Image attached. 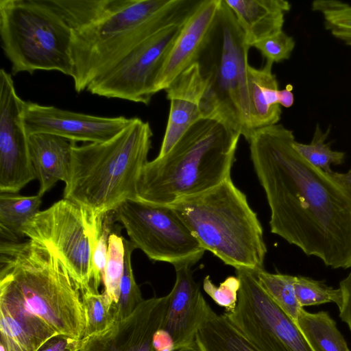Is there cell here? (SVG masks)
I'll return each instance as SVG.
<instances>
[{"instance_id": "obj_35", "label": "cell", "mask_w": 351, "mask_h": 351, "mask_svg": "<svg viewBox=\"0 0 351 351\" xmlns=\"http://www.w3.org/2000/svg\"><path fill=\"white\" fill-rule=\"evenodd\" d=\"M241 282L236 276H229L217 287L206 276L203 280L204 291L219 306L225 308L226 312H232L236 307Z\"/></svg>"}, {"instance_id": "obj_1", "label": "cell", "mask_w": 351, "mask_h": 351, "mask_svg": "<svg viewBox=\"0 0 351 351\" xmlns=\"http://www.w3.org/2000/svg\"><path fill=\"white\" fill-rule=\"evenodd\" d=\"M295 141L278 123L255 130L248 141L271 232L326 266L351 268V187L308 162Z\"/></svg>"}, {"instance_id": "obj_13", "label": "cell", "mask_w": 351, "mask_h": 351, "mask_svg": "<svg viewBox=\"0 0 351 351\" xmlns=\"http://www.w3.org/2000/svg\"><path fill=\"white\" fill-rule=\"evenodd\" d=\"M25 101L11 74L0 70V191L16 193L36 179L22 113Z\"/></svg>"}, {"instance_id": "obj_2", "label": "cell", "mask_w": 351, "mask_h": 351, "mask_svg": "<svg viewBox=\"0 0 351 351\" xmlns=\"http://www.w3.org/2000/svg\"><path fill=\"white\" fill-rule=\"evenodd\" d=\"M152 136L149 123L134 117L108 141L75 145L63 198L81 206L99 223L124 201L138 199L137 184Z\"/></svg>"}, {"instance_id": "obj_16", "label": "cell", "mask_w": 351, "mask_h": 351, "mask_svg": "<svg viewBox=\"0 0 351 351\" xmlns=\"http://www.w3.org/2000/svg\"><path fill=\"white\" fill-rule=\"evenodd\" d=\"M168 295L145 300L129 317L82 339L80 351H154L153 337L162 326Z\"/></svg>"}, {"instance_id": "obj_26", "label": "cell", "mask_w": 351, "mask_h": 351, "mask_svg": "<svg viewBox=\"0 0 351 351\" xmlns=\"http://www.w3.org/2000/svg\"><path fill=\"white\" fill-rule=\"evenodd\" d=\"M72 31L86 27L114 9L121 0H48Z\"/></svg>"}, {"instance_id": "obj_32", "label": "cell", "mask_w": 351, "mask_h": 351, "mask_svg": "<svg viewBox=\"0 0 351 351\" xmlns=\"http://www.w3.org/2000/svg\"><path fill=\"white\" fill-rule=\"evenodd\" d=\"M124 255L123 238L115 233H111L108 238V256L104 284L105 286L104 293L114 305V308L119 298L120 285L124 267Z\"/></svg>"}, {"instance_id": "obj_12", "label": "cell", "mask_w": 351, "mask_h": 351, "mask_svg": "<svg viewBox=\"0 0 351 351\" xmlns=\"http://www.w3.org/2000/svg\"><path fill=\"white\" fill-rule=\"evenodd\" d=\"M184 24L168 27L142 42L93 81L86 90L100 97L148 105L155 95L157 74Z\"/></svg>"}, {"instance_id": "obj_11", "label": "cell", "mask_w": 351, "mask_h": 351, "mask_svg": "<svg viewBox=\"0 0 351 351\" xmlns=\"http://www.w3.org/2000/svg\"><path fill=\"white\" fill-rule=\"evenodd\" d=\"M235 308L224 315L258 351H313L297 324L262 288L254 273L236 269Z\"/></svg>"}, {"instance_id": "obj_41", "label": "cell", "mask_w": 351, "mask_h": 351, "mask_svg": "<svg viewBox=\"0 0 351 351\" xmlns=\"http://www.w3.org/2000/svg\"><path fill=\"white\" fill-rule=\"evenodd\" d=\"M332 175L339 181L343 182V184L348 185L351 187V169L349 170L347 173H342L338 172H332Z\"/></svg>"}, {"instance_id": "obj_17", "label": "cell", "mask_w": 351, "mask_h": 351, "mask_svg": "<svg viewBox=\"0 0 351 351\" xmlns=\"http://www.w3.org/2000/svg\"><path fill=\"white\" fill-rule=\"evenodd\" d=\"M221 0H202L183 25L167 53L154 84V94L165 90L195 63L213 25Z\"/></svg>"}, {"instance_id": "obj_24", "label": "cell", "mask_w": 351, "mask_h": 351, "mask_svg": "<svg viewBox=\"0 0 351 351\" xmlns=\"http://www.w3.org/2000/svg\"><path fill=\"white\" fill-rule=\"evenodd\" d=\"M296 324L313 351H350L327 312L311 313L302 308Z\"/></svg>"}, {"instance_id": "obj_9", "label": "cell", "mask_w": 351, "mask_h": 351, "mask_svg": "<svg viewBox=\"0 0 351 351\" xmlns=\"http://www.w3.org/2000/svg\"><path fill=\"white\" fill-rule=\"evenodd\" d=\"M112 213L134 247L152 261L192 267L206 251L169 206L127 199Z\"/></svg>"}, {"instance_id": "obj_21", "label": "cell", "mask_w": 351, "mask_h": 351, "mask_svg": "<svg viewBox=\"0 0 351 351\" xmlns=\"http://www.w3.org/2000/svg\"><path fill=\"white\" fill-rule=\"evenodd\" d=\"M243 30L247 43L282 31L291 4L285 0H225Z\"/></svg>"}, {"instance_id": "obj_39", "label": "cell", "mask_w": 351, "mask_h": 351, "mask_svg": "<svg viewBox=\"0 0 351 351\" xmlns=\"http://www.w3.org/2000/svg\"><path fill=\"white\" fill-rule=\"evenodd\" d=\"M154 351H176L174 341L171 335L160 328L153 337Z\"/></svg>"}, {"instance_id": "obj_30", "label": "cell", "mask_w": 351, "mask_h": 351, "mask_svg": "<svg viewBox=\"0 0 351 351\" xmlns=\"http://www.w3.org/2000/svg\"><path fill=\"white\" fill-rule=\"evenodd\" d=\"M312 10L319 12L325 29L335 38L351 46V5L338 0H316Z\"/></svg>"}, {"instance_id": "obj_14", "label": "cell", "mask_w": 351, "mask_h": 351, "mask_svg": "<svg viewBox=\"0 0 351 351\" xmlns=\"http://www.w3.org/2000/svg\"><path fill=\"white\" fill-rule=\"evenodd\" d=\"M22 119L28 136L56 135L75 142L103 143L126 128L134 117H104L25 101Z\"/></svg>"}, {"instance_id": "obj_10", "label": "cell", "mask_w": 351, "mask_h": 351, "mask_svg": "<svg viewBox=\"0 0 351 351\" xmlns=\"http://www.w3.org/2000/svg\"><path fill=\"white\" fill-rule=\"evenodd\" d=\"M103 223L77 203L62 198L23 226L25 237L40 242L62 261L80 291L91 284L93 253Z\"/></svg>"}, {"instance_id": "obj_23", "label": "cell", "mask_w": 351, "mask_h": 351, "mask_svg": "<svg viewBox=\"0 0 351 351\" xmlns=\"http://www.w3.org/2000/svg\"><path fill=\"white\" fill-rule=\"evenodd\" d=\"M42 197L1 193L0 233L1 240L17 242L24 236L23 226L39 212Z\"/></svg>"}, {"instance_id": "obj_33", "label": "cell", "mask_w": 351, "mask_h": 351, "mask_svg": "<svg viewBox=\"0 0 351 351\" xmlns=\"http://www.w3.org/2000/svg\"><path fill=\"white\" fill-rule=\"evenodd\" d=\"M294 288L297 299L302 307L328 302L335 303L339 308L341 305L342 293L340 288L333 289L323 281L297 276Z\"/></svg>"}, {"instance_id": "obj_25", "label": "cell", "mask_w": 351, "mask_h": 351, "mask_svg": "<svg viewBox=\"0 0 351 351\" xmlns=\"http://www.w3.org/2000/svg\"><path fill=\"white\" fill-rule=\"evenodd\" d=\"M199 351H258L222 315H215L199 329L197 335Z\"/></svg>"}, {"instance_id": "obj_28", "label": "cell", "mask_w": 351, "mask_h": 351, "mask_svg": "<svg viewBox=\"0 0 351 351\" xmlns=\"http://www.w3.org/2000/svg\"><path fill=\"white\" fill-rule=\"evenodd\" d=\"M81 293L86 317L84 338L108 329L116 321L114 305L106 294L100 293L91 284Z\"/></svg>"}, {"instance_id": "obj_4", "label": "cell", "mask_w": 351, "mask_h": 351, "mask_svg": "<svg viewBox=\"0 0 351 351\" xmlns=\"http://www.w3.org/2000/svg\"><path fill=\"white\" fill-rule=\"evenodd\" d=\"M0 289L16 298L59 334L84 338L80 289L56 254L32 239L1 240Z\"/></svg>"}, {"instance_id": "obj_31", "label": "cell", "mask_w": 351, "mask_h": 351, "mask_svg": "<svg viewBox=\"0 0 351 351\" xmlns=\"http://www.w3.org/2000/svg\"><path fill=\"white\" fill-rule=\"evenodd\" d=\"M125 245L124 267L120 285L118 302L114 305L115 321L132 315L145 300L136 282L132 266V254L136 248L130 240L123 239Z\"/></svg>"}, {"instance_id": "obj_27", "label": "cell", "mask_w": 351, "mask_h": 351, "mask_svg": "<svg viewBox=\"0 0 351 351\" xmlns=\"http://www.w3.org/2000/svg\"><path fill=\"white\" fill-rule=\"evenodd\" d=\"M255 276L260 285L275 303L296 323L303 307L299 304L295 291V276L271 274L265 269L256 272Z\"/></svg>"}, {"instance_id": "obj_7", "label": "cell", "mask_w": 351, "mask_h": 351, "mask_svg": "<svg viewBox=\"0 0 351 351\" xmlns=\"http://www.w3.org/2000/svg\"><path fill=\"white\" fill-rule=\"evenodd\" d=\"M250 47L233 12L221 0L196 60L206 84L200 104L202 117L223 123L247 142L254 132L247 77Z\"/></svg>"}, {"instance_id": "obj_22", "label": "cell", "mask_w": 351, "mask_h": 351, "mask_svg": "<svg viewBox=\"0 0 351 351\" xmlns=\"http://www.w3.org/2000/svg\"><path fill=\"white\" fill-rule=\"evenodd\" d=\"M274 63L266 60L260 69L247 67L250 119L254 131L278 123L282 110L278 101L279 85L272 72Z\"/></svg>"}, {"instance_id": "obj_5", "label": "cell", "mask_w": 351, "mask_h": 351, "mask_svg": "<svg viewBox=\"0 0 351 351\" xmlns=\"http://www.w3.org/2000/svg\"><path fill=\"white\" fill-rule=\"evenodd\" d=\"M192 12L185 0H121L103 17L73 31L71 76L77 93L158 32L184 24Z\"/></svg>"}, {"instance_id": "obj_3", "label": "cell", "mask_w": 351, "mask_h": 351, "mask_svg": "<svg viewBox=\"0 0 351 351\" xmlns=\"http://www.w3.org/2000/svg\"><path fill=\"white\" fill-rule=\"evenodd\" d=\"M240 136L217 121L199 119L167 154L147 162L137 198L168 206L219 185L230 177Z\"/></svg>"}, {"instance_id": "obj_34", "label": "cell", "mask_w": 351, "mask_h": 351, "mask_svg": "<svg viewBox=\"0 0 351 351\" xmlns=\"http://www.w3.org/2000/svg\"><path fill=\"white\" fill-rule=\"evenodd\" d=\"M295 46V43L293 37L282 30L253 43L251 47H255L258 50L266 60L278 63L289 59Z\"/></svg>"}, {"instance_id": "obj_20", "label": "cell", "mask_w": 351, "mask_h": 351, "mask_svg": "<svg viewBox=\"0 0 351 351\" xmlns=\"http://www.w3.org/2000/svg\"><path fill=\"white\" fill-rule=\"evenodd\" d=\"M75 145L73 141L51 134L29 135L30 158L39 182L38 195L43 197L58 181L67 182Z\"/></svg>"}, {"instance_id": "obj_29", "label": "cell", "mask_w": 351, "mask_h": 351, "mask_svg": "<svg viewBox=\"0 0 351 351\" xmlns=\"http://www.w3.org/2000/svg\"><path fill=\"white\" fill-rule=\"evenodd\" d=\"M330 131L329 127L323 132L319 124L315 127L311 142L304 144L295 141L294 148L311 165L328 173H332L331 165H339L344 162L346 154L334 151L330 148V143L325 141Z\"/></svg>"}, {"instance_id": "obj_15", "label": "cell", "mask_w": 351, "mask_h": 351, "mask_svg": "<svg viewBox=\"0 0 351 351\" xmlns=\"http://www.w3.org/2000/svg\"><path fill=\"white\" fill-rule=\"evenodd\" d=\"M175 269L176 282L168 294V305L160 328L172 337L176 351H199L197 333L216 313L204 299L191 267Z\"/></svg>"}, {"instance_id": "obj_6", "label": "cell", "mask_w": 351, "mask_h": 351, "mask_svg": "<svg viewBox=\"0 0 351 351\" xmlns=\"http://www.w3.org/2000/svg\"><path fill=\"white\" fill-rule=\"evenodd\" d=\"M205 250L235 269H264L267 247L262 225L247 197L228 178L206 191L168 205Z\"/></svg>"}, {"instance_id": "obj_40", "label": "cell", "mask_w": 351, "mask_h": 351, "mask_svg": "<svg viewBox=\"0 0 351 351\" xmlns=\"http://www.w3.org/2000/svg\"><path fill=\"white\" fill-rule=\"evenodd\" d=\"M278 101L280 106L285 108L292 106L294 101V97L292 93V86L287 85L285 89L279 90Z\"/></svg>"}, {"instance_id": "obj_36", "label": "cell", "mask_w": 351, "mask_h": 351, "mask_svg": "<svg viewBox=\"0 0 351 351\" xmlns=\"http://www.w3.org/2000/svg\"><path fill=\"white\" fill-rule=\"evenodd\" d=\"M108 215L104 220L102 229L97 238L93 253L91 285L97 289H99L101 283L104 282L107 262L108 238L110 234Z\"/></svg>"}, {"instance_id": "obj_19", "label": "cell", "mask_w": 351, "mask_h": 351, "mask_svg": "<svg viewBox=\"0 0 351 351\" xmlns=\"http://www.w3.org/2000/svg\"><path fill=\"white\" fill-rule=\"evenodd\" d=\"M58 332L0 289V351H37Z\"/></svg>"}, {"instance_id": "obj_18", "label": "cell", "mask_w": 351, "mask_h": 351, "mask_svg": "<svg viewBox=\"0 0 351 351\" xmlns=\"http://www.w3.org/2000/svg\"><path fill=\"white\" fill-rule=\"evenodd\" d=\"M206 84L195 62L165 90L170 101L167 123L157 157L167 154L186 132L202 119L200 104Z\"/></svg>"}, {"instance_id": "obj_38", "label": "cell", "mask_w": 351, "mask_h": 351, "mask_svg": "<svg viewBox=\"0 0 351 351\" xmlns=\"http://www.w3.org/2000/svg\"><path fill=\"white\" fill-rule=\"evenodd\" d=\"M342 293V303L339 308V317L346 322L351 331V272L339 282Z\"/></svg>"}, {"instance_id": "obj_37", "label": "cell", "mask_w": 351, "mask_h": 351, "mask_svg": "<svg viewBox=\"0 0 351 351\" xmlns=\"http://www.w3.org/2000/svg\"><path fill=\"white\" fill-rule=\"evenodd\" d=\"M82 339L57 333L47 339L37 351H80Z\"/></svg>"}, {"instance_id": "obj_8", "label": "cell", "mask_w": 351, "mask_h": 351, "mask_svg": "<svg viewBox=\"0 0 351 351\" xmlns=\"http://www.w3.org/2000/svg\"><path fill=\"white\" fill-rule=\"evenodd\" d=\"M0 37L13 75L44 70L72 76L73 31L48 0H0Z\"/></svg>"}]
</instances>
